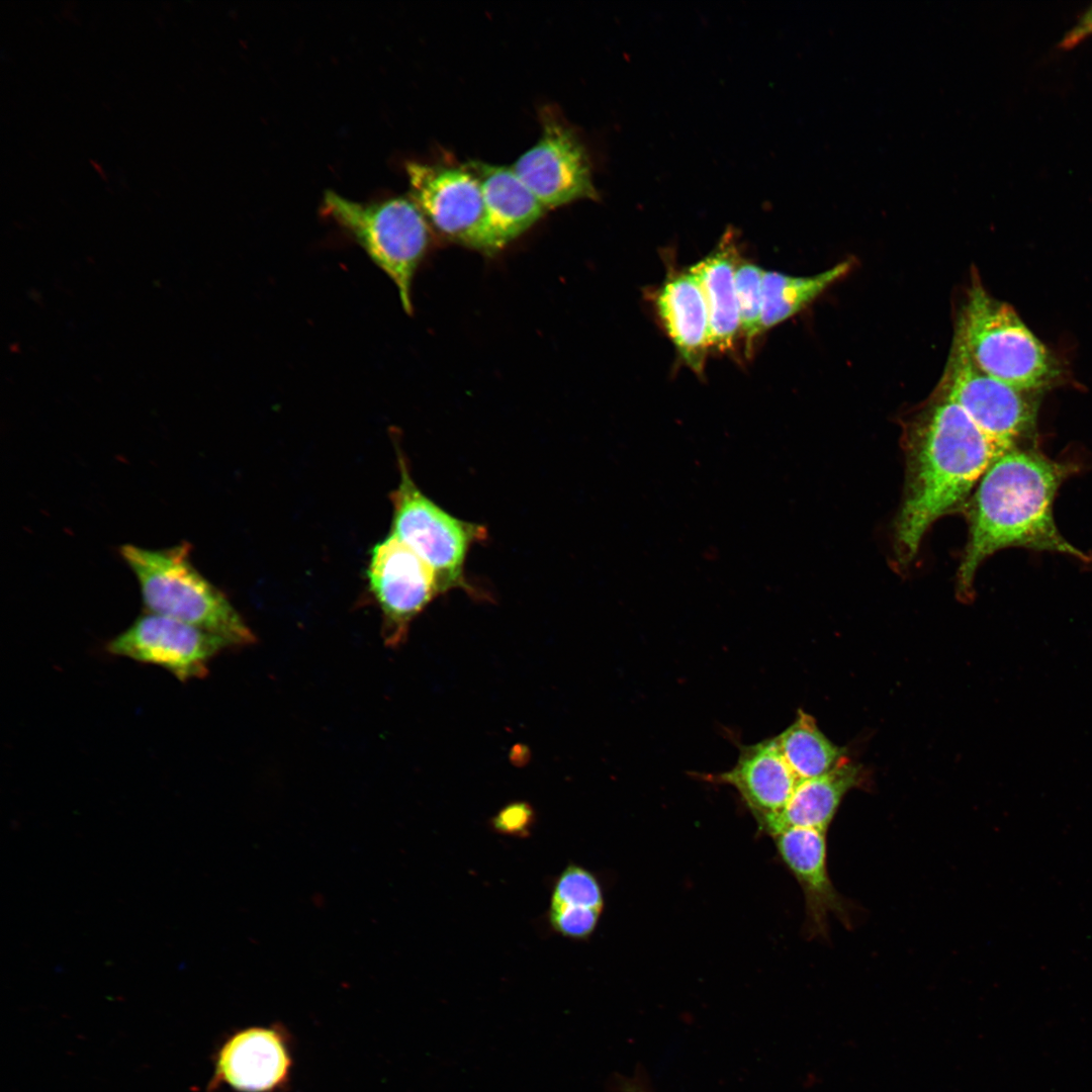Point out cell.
<instances>
[{
    "mask_svg": "<svg viewBox=\"0 0 1092 1092\" xmlns=\"http://www.w3.org/2000/svg\"><path fill=\"white\" fill-rule=\"evenodd\" d=\"M859 778V768L842 760L820 777L799 781L783 810L760 831L770 836L791 827L827 832L842 799Z\"/></svg>",
    "mask_w": 1092,
    "mask_h": 1092,
    "instance_id": "cell-18",
    "label": "cell"
},
{
    "mask_svg": "<svg viewBox=\"0 0 1092 1092\" xmlns=\"http://www.w3.org/2000/svg\"><path fill=\"white\" fill-rule=\"evenodd\" d=\"M613 1092H647V1091L644 1088H642L641 1086H639V1084H637V1083H634V1082L629 1081V1080L621 1079V1080H618V1081L614 1082Z\"/></svg>",
    "mask_w": 1092,
    "mask_h": 1092,
    "instance_id": "cell-26",
    "label": "cell"
},
{
    "mask_svg": "<svg viewBox=\"0 0 1092 1092\" xmlns=\"http://www.w3.org/2000/svg\"><path fill=\"white\" fill-rule=\"evenodd\" d=\"M736 236L729 228L705 258L689 267L701 286L709 318L711 351L729 352L740 335L735 286L739 261Z\"/></svg>",
    "mask_w": 1092,
    "mask_h": 1092,
    "instance_id": "cell-17",
    "label": "cell"
},
{
    "mask_svg": "<svg viewBox=\"0 0 1092 1092\" xmlns=\"http://www.w3.org/2000/svg\"><path fill=\"white\" fill-rule=\"evenodd\" d=\"M484 202L483 220L473 249L494 254L533 225L546 210L512 167L470 163Z\"/></svg>",
    "mask_w": 1092,
    "mask_h": 1092,
    "instance_id": "cell-14",
    "label": "cell"
},
{
    "mask_svg": "<svg viewBox=\"0 0 1092 1092\" xmlns=\"http://www.w3.org/2000/svg\"><path fill=\"white\" fill-rule=\"evenodd\" d=\"M550 904L576 906L603 911L604 894L602 886L586 868L568 863L556 877L550 897Z\"/></svg>",
    "mask_w": 1092,
    "mask_h": 1092,
    "instance_id": "cell-22",
    "label": "cell"
},
{
    "mask_svg": "<svg viewBox=\"0 0 1092 1092\" xmlns=\"http://www.w3.org/2000/svg\"><path fill=\"white\" fill-rule=\"evenodd\" d=\"M1075 471L1034 447L1000 454L980 478L969 505V540L957 572L958 592L969 599L979 566L1008 547L1065 554L1088 562L1090 556L1059 531L1054 500Z\"/></svg>",
    "mask_w": 1092,
    "mask_h": 1092,
    "instance_id": "cell-1",
    "label": "cell"
},
{
    "mask_svg": "<svg viewBox=\"0 0 1092 1092\" xmlns=\"http://www.w3.org/2000/svg\"><path fill=\"white\" fill-rule=\"evenodd\" d=\"M706 780L732 786L755 818L759 830L786 806L799 780L775 738L741 747L736 764Z\"/></svg>",
    "mask_w": 1092,
    "mask_h": 1092,
    "instance_id": "cell-16",
    "label": "cell"
},
{
    "mask_svg": "<svg viewBox=\"0 0 1092 1092\" xmlns=\"http://www.w3.org/2000/svg\"><path fill=\"white\" fill-rule=\"evenodd\" d=\"M188 544L151 550L126 544L121 556L135 575L148 612L222 638L230 647L255 637L226 597L191 563Z\"/></svg>",
    "mask_w": 1092,
    "mask_h": 1092,
    "instance_id": "cell-3",
    "label": "cell"
},
{
    "mask_svg": "<svg viewBox=\"0 0 1092 1092\" xmlns=\"http://www.w3.org/2000/svg\"><path fill=\"white\" fill-rule=\"evenodd\" d=\"M602 911L550 904L547 919L550 928L558 935L572 940H586L597 929Z\"/></svg>",
    "mask_w": 1092,
    "mask_h": 1092,
    "instance_id": "cell-23",
    "label": "cell"
},
{
    "mask_svg": "<svg viewBox=\"0 0 1092 1092\" xmlns=\"http://www.w3.org/2000/svg\"><path fill=\"white\" fill-rule=\"evenodd\" d=\"M324 210L393 281L412 314V284L430 240L429 222L417 203L402 196L362 203L328 191Z\"/></svg>",
    "mask_w": 1092,
    "mask_h": 1092,
    "instance_id": "cell-5",
    "label": "cell"
},
{
    "mask_svg": "<svg viewBox=\"0 0 1092 1092\" xmlns=\"http://www.w3.org/2000/svg\"><path fill=\"white\" fill-rule=\"evenodd\" d=\"M535 811L524 801H518L503 807L489 821L491 829L502 835L527 838L535 824Z\"/></svg>",
    "mask_w": 1092,
    "mask_h": 1092,
    "instance_id": "cell-24",
    "label": "cell"
},
{
    "mask_svg": "<svg viewBox=\"0 0 1092 1092\" xmlns=\"http://www.w3.org/2000/svg\"><path fill=\"white\" fill-rule=\"evenodd\" d=\"M938 392L954 401L1004 451L1035 437L1038 400L980 370L956 334Z\"/></svg>",
    "mask_w": 1092,
    "mask_h": 1092,
    "instance_id": "cell-7",
    "label": "cell"
},
{
    "mask_svg": "<svg viewBox=\"0 0 1092 1092\" xmlns=\"http://www.w3.org/2000/svg\"><path fill=\"white\" fill-rule=\"evenodd\" d=\"M367 577L389 647L402 644L413 621L443 595L433 569L393 534L373 547Z\"/></svg>",
    "mask_w": 1092,
    "mask_h": 1092,
    "instance_id": "cell-9",
    "label": "cell"
},
{
    "mask_svg": "<svg viewBox=\"0 0 1092 1092\" xmlns=\"http://www.w3.org/2000/svg\"><path fill=\"white\" fill-rule=\"evenodd\" d=\"M229 647L214 634L150 612L105 645L111 655L160 666L182 682L204 677L210 660Z\"/></svg>",
    "mask_w": 1092,
    "mask_h": 1092,
    "instance_id": "cell-10",
    "label": "cell"
},
{
    "mask_svg": "<svg viewBox=\"0 0 1092 1092\" xmlns=\"http://www.w3.org/2000/svg\"><path fill=\"white\" fill-rule=\"evenodd\" d=\"M956 334L975 365L1015 388L1036 391L1056 376L1045 347L1007 303L991 296L973 277Z\"/></svg>",
    "mask_w": 1092,
    "mask_h": 1092,
    "instance_id": "cell-4",
    "label": "cell"
},
{
    "mask_svg": "<svg viewBox=\"0 0 1092 1092\" xmlns=\"http://www.w3.org/2000/svg\"><path fill=\"white\" fill-rule=\"evenodd\" d=\"M399 482L390 494L392 532L414 550L435 572L443 594L461 588L473 596L465 576V561L471 547L483 542V525L459 519L427 496L413 479L406 460L398 451Z\"/></svg>",
    "mask_w": 1092,
    "mask_h": 1092,
    "instance_id": "cell-6",
    "label": "cell"
},
{
    "mask_svg": "<svg viewBox=\"0 0 1092 1092\" xmlns=\"http://www.w3.org/2000/svg\"><path fill=\"white\" fill-rule=\"evenodd\" d=\"M294 1040L282 1023L235 1029L218 1044L207 1092H286L294 1069Z\"/></svg>",
    "mask_w": 1092,
    "mask_h": 1092,
    "instance_id": "cell-8",
    "label": "cell"
},
{
    "mask_svg": "<svg viewBox=\"0 0 1092 1092\" xmlns=\"http://www.w3.org/2000/svg\"><path fill=\"white\" fill-rule=\"evenodd\" d=\"M772 838L780 858L804 894L809 933L826 937L830 914L849 926L850 905L835 889L828 872L826 832L791 827Z\"/></svg>",
    "mask_w": 1092,
    "mask_h": 1092,
    "instance_id": "cell-13",
    "label": "cell"
},
{
    "mask_svg": "<svg viewBox=\"0 0 1092 1092\" xmlns=\"http://www.w3.org/2000/svg\"><path fill=\"white\" fill-rule=\"evenodd\" d=\"M1003 452L962 407L937 391L908 436L906 490L895 527L903 564L915 557L930 526L966 502Z\"/></svg>",
    "mask_w": 1092,
    "mask_h": 1092,
    "instance_id": "cell-2",
    "label": "cell"
},
{
    "mask_svg": "<svg viewBox=\"0 0 1092 1092\" xmlns=\"http://www.w3.org/2000/svg\"><path fill=\"white\" fill-rule=\"evenodd\" d=\"M764 271L760 266L741 259L735 268L740 336L745 342L746 357L752 355L756 341L763 334L761 315Z\"/></svg>",
    "mask_w": 1092,
    "mask_h": 1092,
    "instance_id": "cell-21",
    "label": "cell"
},
{
    "mask_svg": "<svg viewBox=\"0 0 1092 1092\" xmlns=\"http://www.w3.org/2000/svg\"><path fill=\"white\" fill-rule=\"evenodd\" d=\"M1092 35V5L1078 18L1074 26L1063 36L1060 48L1069 50Z\"/></svg>",
    "mask_w": 1092,
    "mask_h": 1092,
    "instance_id": "cell-25",
    "label": "cell"
},
{
    "mask_svg": "<svg viewBox=\"0 0 1092 1092\" xmlns=\"http://www.w3.org/2000/svg\"><path fill=\"white\" fill-rule=\"evenodd\" d=\"M775 739L799 781L820 777L843 759V749L832 743L820 731L814 718L803 711Z\"/></svg>",
    "mask_w": 1092,
    "mask_h": 1092,
    "instance_id": "cell-20",
    "label": "cell"
},
{
    "mask_svg": "<svg viewBox=\"0 0 1092 1092\" xmlns=\"http://www.w3.org/2000/svg\"><path fill=\"white\" fill-rule=\"evenodd\" d=\"M412 199L429 224L445 238L474 248L484 202L480 181L465 167L412 162L406 165Z\"/></svg>",
    "mask_w": 1092,
    "mask_h": 1092,
    "instance_id": "cell-12",
    "label": "cell"
},
{
    "mask_svg": "<svg viewBox=\"0 0 1092 1092\" xmlns=\"http://www.w3.org/2000/svg\"><path fill=\"white\" fill-rule=\"evenodd\" d=\"M655 312L682 362L703 375L710 349L709 318L697 277L688 268L668 267L652 294Z\"/></svg>",
    "mask_w": 1092,
    "mask_h": 1092,
    "instance_id": "cell-15",
    "label": "cell"
},
{
    "mask_svg": "<svg viewBox=\"0 0 1092 1092\" xmlns=\"http://www.w3.org/2000/svg\"><path fill=\"white\" fill-rule=\"evenodd\" d=\"M850 260L810 276H791L764 271L762 280V332L793 317L851 269Z\"/></svg>",
    "mask_w": 1092,
    "mask_h": 1092,
    "instance_id": "cell-19",
    "label": "cell"
},
{
    "mask_svg": "<svg viewBox=\"0 0 1092 1092\" xmlns=\"http://www.w3.org/2000/svg\"><path fill=\"white\" fill-rule=\"evenodd\" d=\"M512 169L546 210L599 197L585 148L572 129L549 113L544 114L540 140Z\"/></svg>",
    "mask_w": 1092,
    "mask_h": 1092,
    "instance_id": "cell-11",
    "label": "cell"
}]
</instances>
